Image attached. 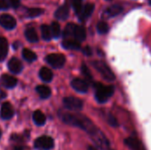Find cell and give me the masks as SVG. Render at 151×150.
<instances>
[{
  "instance_id": "obj_1",
  "label": "cell",
  "mask_w": 151,
  "mask_h": 150,
  "mask_svg": "<svg viewBox=\"0 0 151 150\" xmlns=\"http://www.w3.org/2000/svg\"><path fill=\"white\" fill-rule=\"evenodd\" d=\"M60 118L63 122H65L67 125L79 127L88 133L91 139H93L95 136H96L101 131L92 123L90 119H88L87 117L81 115V114H72L64 112L59 115Z\"/></svg>"
},
{
  "instance_id": "obj_2",
  "label": "cell",
  "mask_w": 151,
  "mask_h": 150,
  "mask_svg": "<svg viewBox=\"0 0 151 150\" xmlns=\"http://www.w3.org/2000/svg\"><path fill=\"white\" fill-rule=\"evenodd\" d=\"M96 99L98 103H105L114 93V88L112 86H104L102 83H96Z\"/></svg>"
},
{
  "instance_id": "obj_3",
  "label": "cell",
  "mask_w": 151,
  "mask_h": 150,
  "mask_svg": "<svg viewBox=\"0 0 151 150\" xmlns=\"http://www.w3.org/2000/svg\"><path fill=\"white\" fill-rule=\"evenodd\" d=\"M92 65L95 67V69L101 74V76L105 80H108V81H113V80H115V75H114V73L106 65L105 63H104L103 61L96 60V61H92Z\"/></svg>"
},
{
  "instance_id": "obj_4",
  "label": "cell",
  "mask_w": 151,
  "mask_h": 150,
  "mask_svg": "<svg viewBox=\"0 0 151 150\" xmlns=\"http://www.w3.org/2000/svg\"><path fill=\"white\" fill-rule=\"evenodd\" d=\"M64 105L66 109L73 111H81L83 107V103L81 99L73 96H68L64 98Z\"/></svg>"
},
{
  "instance_id": "obj_5",
  "label": "cell",
  "mask_w": 151,
  "mask_h": 150,
  "mask_svg": "<svg viewBox=\"0 0 151 150\" xmlns=\"http://www.w3.org/2000/svg\"><path fill=\"white\" fill-rule=\"evenodd\" d=\"M46 61L49 65H50L54 68H61L64 66L65 63V57L62 54L53 53L46 57Z\"/></svg>"
},
{
  "instance_id": "obj_6",
  "label": "cell",
  "mask_w": 151,
  "mask_h": 150,
  "mask_svg": "<svg viewBox=\"0 0 151 150\" xmlns=\"http://www.w3.org/2000/svg\"><path fill=\"white\" fill-rule=\"evenodd\" d=\"M34 146L39 149L50 150L54 147V141L49 136H42L35 140Z\"/></svg>"
},
{
  "instance_id": "obj_7",
  "label": "cell",
  "mask_w": 151,
  "mask_h": 150,
  "mask_svg": "<svg viewBox=\"0 0 151 150\" xmlns=\"http://www.w3.org/2000/svg\"><path fill=\"white\" fill-rule=\"evenodd\" d=\"M0 25L4 28L11 30L16 27V20L9 14H2L0 15Z\"/></svg>"
},
{
  "instance_id": "obj_8",
  "label": "cell",
  "mask_w": 151,
  "mask_h": 150,
  "mask_svg": "<svg viewBox=\"0 0 151 150\" xmlns=\"http://www.w3.org/2000/svg\"><path fill=\"white\" fill-rule=\"evenodd\" d=\"M71 85L74 90L80 93H86L88 90V83L82 79H74L72 80Z\"/></svg>"
},
{
  "instance_id": "obj_9",
  "label": "cell",
  "mask_w": 151,
  "mask_h": 150,
  "mask_svg": "<svg viewBox=\"0 0 151 150\" xmlns=\"http://www.w3.org/2000/svg\"><path fill=\"white\" fill-rule=\"evenodd\" d=\"M94 10H95V4H92V3H88V4H86L82 7V10H81L80 15L78 16L79 19H80L81 20H84V19L89 18V17L92 15Z\"/></svg>"
},
{
  "instance_id": "obj_10",
  "label": "cell",
  "mask_w": 151,
  "mask_h": 150,
  "mask_svg": "<svg viewBox=\"0 0 151 150\" xmlns=\"http://www.w3.org/2000/svg\"><path fill=\"white\" fill-rule=\"evenodd\" d=\"M55 17L58 19H61V20H65L69 17V5L67 2H65L62 6H60L55 11Z\"/></svg>"
},
{
  "instance_id": "obj_11",
  "label": "cell",
  "mask_w": 151,
  "mask_h": 150,
  "mask_svg": "<svg viewBox=\"0 0 151 150\" xmlns=\"http://www.w3.org/2000/svg\"><path fill=\"white\" fill-rule=\"evenodd\" d=\"M125 143L131 150H145L142 142L136 138L129 137L125 140Z\"/></svg>"
},
{
  "instance_id": "obj_12",
  "label": "cell",
  "mask_w": 151,
  "mask_h": 150,
  "mask_svg": "<svg viewBox=\"0 0 151 150\" xmlns=\"http://www.w3.org/2000/svg\"><path fill=\"white\" fill-rule=\"evenodd\" d=\"M0 83L2 86L7 88H12L17 84V80L8 74H3L0 78Z\"/></svg>"
},
{
  "instance_id": "obj_13",
  "label": "cell",
  "mask_w": 151,
  "mask_h": 150,
  "mask_svg": "<svg viewBox=\"0 0 151 150\" xmlns=\"http://www.w3.org/2000/svg\"><path fill=\"white\" fill-rule=\"evenodd\" d=\"M13 116V109L10 103H4L1 108V118L3 119H10Z\"/></svg>"
},
{
  "instance_id": "obj_14",
  "label": "cell",
  "mask_w": 151,
  "mask_h": 150,
  "mask_svg": "<svg viewBox=\"0 0 151 150\" xmlns=\"http://www.w3.org/2000/svg\"><path fill=\"white\" fill-rule=\"evenodd\" d=\"M8 68H9V70L12 72H13V73H19V72H20L22 71L23 65H22L21 62L18 58L12 57L9 61V63H8Z\"/></svg>"
},
{
  "instance_id": "obj_15",
  "label": "cell",
  "mask_w": 151,
  "mask_h": 150,
  "mask_svg": "<svg viewBox=\"0 0 151 150\" xmlns=\"http://www.w3.org/2000/svg\"><path fill=\"white\" fill-rule=\"evenodd\" d=\"M86 30L82 26H78L75 25L74 27V31H73V38L74 40H76L77 42H81L82 41H84L86 39Z\"/></svg>"
},
{
  "instance_id": "obj_16",
  "label": "cell",
  "mask_w": 151,
  "mask_h": 150,
  "mask_svg": "<svg viewBox=\"0 0 151 150\" xmlns=\"http://www.w3.org/2000/svg\"><path fill=\"white\" fill-rule=\"evenodd\" d=\"M122 11H123V6H121L120 4H112L105 10L104 13L108 17L111 18V17H115L120 14Z\"/></svg>"
},
{
  "instance_id": "obj_17",
  "label": "cell",
  "mask_w": 151,
  "mask_h": 150,
  "mask_svg": "<svg viewBox=\"0 0 151 150\" xmlns=\"http://www.w3.org/2000/svg\"><path fill=\"white\" fill-rule=\"evenodd\" d=\"M62 45L65 49L67 50H78L81 49V43L79 42H77L76 40H73V39H67L65 40L62 42Z\"/></svg>"
},
{
  "instance_id": "obj_18",
  "label": "cell",
  "mask_w": 151,
  "mask_h": 150,
  "mask_svg": "<svg viewBox=\"0 0 151 150\" xmlns=\"http://www.w3.org/2000/svg\"><path fill=\"white\" fill-rule=\"evenodd\" d=\"M8 52V42L4 37H0V61H3Z\"/></svg>"
},
{
  "instance_id": "obj_19",
  "label": "cell",
  "mask_w": 151,
  "mask_h": 150,
  "mask_svg": "<svg viewBox=\"0 0 151 150\" xmlns=\"http://www.w3.org/2000/svg\"><path fill=\"white\" fill-rule=\"evenodd\" d=\"M39 75H40V78L43 81H46V82H50L52 80V78H53L52 72L49 68H47V67H42L40 70Z\"/></svg>"
},
{
  "instance_id": "obj_20",
  "label": "cell",
  "mask_w": 151,
  "mask_h": 150,
  "mask_svg": "<svg viewBox=\"0 0 151 150\" xmlns=\"http://www.w3.org/2000/svg\"><path fill=\"white\" fill-rule=\"evenodd\" d=\"M36 91L38 93V95H40L41 98L42 99H46L48 97L50 96V94H51V91H50V88L47 86H44V85H40L36 88Z\"/></svg>"
},
{
  "instance_id": "obj_21",
  "label": "cell",
  "mask_w": 151,
  "mask_h": 150,
  "mask_svg": "<svg viewBox=\"0 0 151 150\" xmlns=\"http://www.w3.org/2000/svg\"><path fill=\"white\" fill-rule=\"evenodd\" d=\"M25 36H26L27 40L28 42H38L37 33H36V31L33 27L27 28L25 31Z\"/></svg>"
},
{
  "instance_id": "obj_22",
  "label": "cell",
  "mask_w": 151,
  "mask_h": 150,
  "mask_svg": "<svg viewBox=\"0 0 151 150\" xmlns=\"http://www.w3.org/2000/svg\"><path fill=\"white\" fill-rule=\"evenodd\" d=\"M33 119H34V122L37 126H42V125H44V123L46 121V118H45L44 114L40 111H35L34 112Z\"/></svg>"
},
{
  "instance_id": "obj_23",
  "label": "cell",
  "mask_w": 151,
  "mask_h": 150,
  "mask_svg": "<svg viewBox=\"0 0 151 150\" xmlns=\"http://www.w3.org/2000/svg\"><path fill=\"white\" fill-rule=\"evenodd\" d=\"M74 27H75V24H73V23L67 24V26L65 27V28L64 30V33H63V36H64L65 40L70 39V37H73Z\"/></svg>"
},
{
  "instance_id": "obj_24",
  "label": "cell",
  "mask_w": 151,
  "mask_h": 150,
  "mask_svg": "<svg viewBox=\"0 0 151 150\" xmlns=\"http://www.w3.org/2000/svg\"><path fill=\"white\" fill-rule=\"evenodd\" d=\"M41 32H42V36L43 40L50 41L51 39L52 34H51L50 27L48 25H42L41 27Z\"/></svg>"
},
{
  "instance_id": "obj_25",
  "label": "cell",
  "mask_w": 151,
  "mask_h": 150,
  "mask_svg": "<svg viewBox=\"0 0 151 150\" xmlns=\"http://www.w3.org/2000/svg\"><path fill=\"white\" fill-rule=\"evenodd\" d=\"M22 56L28 62H33V61H35L36 59V54L35 52H33L32 50H28V49H24L23 50Z\"/></svg>"
},
{
  "instance_id": "obj_26",
  "label": "cell",
  "mask_w": 151,
  "mask_h": 150,
  "mask_svg": "<svg viewBox=\"0 0 151 150\" xmlns=\"http://www.w3.org/2000/svg\"><path fill=\"white\" fill-rule=\"evenodd\" d=\"M50 30H51L52 37H54V38L59 37V35L61 34V29H60V26L58 22H52V24L50 26Z\"/></svg>"
},
{
  "instance_id": "obj_27",
  "label": "cell",
  "mask_w": 151,
  "mask_h": 150,
  "mask_svg": "<svg viewBox=\"0 0 151 150\" xmlns=\"http://www.w3.org/2000/svg\"><path fill=\"white\" fill-rule=\"evenodd\" d=\"M71 4L73 5V8L75 11V13L79 16L81 10H82V0H71Z\"/></svg>"
},
{
  "instance_id": "obj_28",
  "label": "cell",
  "mask_w": 151,
  "mask_h": 150,
  "mask_svg": "<svg viewBox=\"0 0 151 150\" xmlns=\"http://www.w3.org/2000/svg\"><path fill=\"white\" fill-rule=\"evenodd\" d=\"M96 29L99 34H104L108 32L109 30V26L105 21H99L96 25Z\"/></svg>"
},
{
  "instance_id": "obj_29",
  "label": "cell",
  "mask_w": 151,
  "mask_h": 150,
  "mask_svg": "<svg viewBox=\"0 0 151 150\" xmlns=\"http://www.w3.org/2000/svg\"><path fill=\"white\" fill-rule=\"evenodd\" d=\"M27 11V14L30 18H35V17H38L41 14H42L43 10L41 8H30Z\"/></svg>"
},
{
  "instance_id": "obj_30",
  "label": "cell",
  "mask_w": 151,
  "mask_h": 150,
  "mask_svg": "<svg viewBox=\"0 0 151 150\" xmlns=\"http://www.w3.org/2000/svg\"><path fill=\"white\" fill-rule=\"evenodd\" d=\"M81 72H82L83 75H84L88 80H92V76H91V74H90V72H89L88 68L85 65H82V66H81Z\"/></svg>"
},
{
  "instance_id": "obj_31",
  "label": "cell",
  "mask_w": 151,
  "mask_h": 150,
  "mask_svg": "<svg viewBox=\"0 0 151 150\" xmlns=\"http://www.w3.org/2000/svg\"><path fill=\"white\" fill-rule=\"evenodd\" d=\"M107 122H108L111 126H114V127L118 126V122H117L116 118H115L112 115H111V114H109V115H108Z\"/></svg>"
},
{
  "instance_id": "obj_32",
  "label": "cell",
  "mask_w": 151,
  "mask_h": 150,
  "mask_svg": "<svg viewBox=\"0 0 151 150\" xmlns=\"http://www.w3.org/2000/svg\"><path fill=\"white\" fill-rule=\"evenodd\" d=\"M10 5L13 8H18L20 4V0H8Z\"/></svg>"
},
{
  "instance_id": "obj_33",
  "label": "cell",
  "mask_w": 151,
  "mask_h": 150,
  "mask_svg": "<svg viewBox=\"0 0 151 150\" xmlns=\"http://www.w3.org/2000/svg\"><path fill=\"white\" fill-rule=\"evenodd\" d=\"M8 3L6 0H0V9L1 10H6L8 8Z\"/></svg>"
},
{
  "instance_id": "obj_34",
  "label": "cell",
  "mask_w": 151,
  "mask_h": 150,
  "mask_svg": "<svg viewBox=\"0 0 151 150\" xmlns=\"http://www.w3.org/2000/svg\"><path fill=\"white\" fill-rule=\"evenodd\" d=\"M83 52H84L85 55H88V56H90V55L92 54L91 49H90V47H88V46H87V47H85V48L83 49Z\"/></svg>"
},
{
  "instance_id": "obj_35",
  "label": "cell",
  "mask_w": 151,
  "mask_h": 150,
  "mask_svg": "<svg viewBox=\"0 0 151 150\" xmlns=\"http://www.w3.org/2000/svg\"><path fill=\"white\" fill-rule=\"evenodd\" d=\"M14 150H29V149L26 146H17L14 148Z\"/></svg>"
},
{
  "instance_id": "obj_36",
  "label": "cell",
  "mask_w": 151,
  "mask_h": 150,
  "mask_svg": "<svg viewBox=\"0 0 151 150\" xmlns=\"http://www.w3.org/2000/svg\"><path fill=\"white\" fill-rule=\"evenodd\" d=\"M5 97H6V93H5L4 90H2V89L0 88V99L5 98Z\"/></svg>"
},
{
  "instance_id": "obj_37",
  "label": "cell",
  "mask_w": 151,
  "mask_h": 150,
  "mask_svg": "<svg viewBox=\"0 0 151 150\" xmlns=\"http://www.w3.org/2000/svg\"><path fill=\"white\" fill-rule=\"evenodd\" d=\"M88 150H98L96 148H95V147H92V146H88Z\"/></svg>"
},
{
  "instance_id": "obj_38",
  "label": "cell",
  "mask_w": 151,
  "mask_h": 150,
  "mask_svg": "<svg viewBox=\"0 0 151 150\" xmlns=\"http://www.w3.org/2000/svg\"><path fill=\"white\" fill-rule=\"evenodd\" d=\"M149 3H150V4H151V0H149Z\"/></svg>"
},
{
  "instance_id": "obj_39",
  "label": "cell",
  "mask_w": 151,
  "mask_h": 150,
  "mask_svg": "<svg viewBox=\"0 0 151 150\" xmlns=\"http://www.w3.org/2000/svg\"><path fill=\"white\" fill-rule=\"evenodd\" d=\"M0 138H1V131H0Z\"/></svg>"
},
{
  "instance_id": "obj_40",
  "label": "cell",
  "mask_w": 151,
  "mask_h": 150,
  "mask_svg": "<svg viewBox=\"0 0 151 150\" xmlns=\"http://www.w3.org/2000/svg\"><path fill=\"white\" fill-rule=\"evenodd\" d=\"M107 1H111V0H107Z\"/></svg>"
}]
</instances>
